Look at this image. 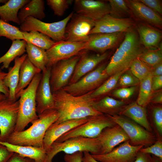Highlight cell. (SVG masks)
<instances>
[{
	"label": "cell",
	"instance_id": "cell-1",
	"mask_svg": "<svg viewBox=\"0 0 162 162\" xmlns=\"http://www.w3.org/2000/svg\"><path fill=\"white\" fill-rule=\"evenodd\" d=\"M91 92L80 96H73L62 89L53 92L54 109L59 114L58 118L54 123L102 114L93 108Z\"/></svg>",
	"mask_w": 162,
	"mask_h": 162
},
{
	"label": "cell",
	"instance_id": "cell-2",
	"mask_svg": "<svg viewBox=\"0 0 162 162\" xmlns=\"http://www.w3.org/2000/svg\"><path fill=\"white\" fill-rule=\"evenodd\" d=\"M135 26L125 32L122 42L108 62L104 71L109 76L129 69L132 62L146 50L140 42Z\"/></svg>",
	"mask_w": 162,
	"mask_h": 162
},
{
	"label": "cell",
	"instance_id": "cell-3",
	"mask_svg": "<svg viewBox=\"0 0 162 162\" xmlns=\"http://www.w3.org/2000/svg\"><path fill=\"white\" fill-rule=\"evenodd\" d=\"M38 116V119L27 129L20 132L14 131L6 142L18 146L43 147L45 134L49 127L58 119L59 114L52 109L45 110Z\"/></svg>",
	"mask_w": 162,
	"mask_h": 162
},
{
	"label": "cell",
	"instance_id": "cell-4",
	"mask_svg": "<svg viewBox=\"0 0 162 162\" xmlns=\"http://www.w3.org/2000/svg\"><path fill=\"white\" fill-rule=\"evenodd\" d=\"M41 76V73L36 74L27 87L20 94L15 131L20 132L24 130L29 123H32L38 118L36 112V94Z\"/></svg>",
	"mask_w": 162,
	"mask_h": 162
},
{
	"label": "cell",
	"instance_id": "cell-5",
	"mask_svg": "<svg viewBox=\"0 0 162 162\" xmlns=\"http://www.w3.org/2000/svg\"><path fill=\"white\" fill-rule=\"evenodd\" d=\"M100 145L97 138H90L78 136L68 139L62 142H54L46 151V162H52L53 158L58 153L63 152L72 154L88 152L91 154H100Z\"/></svg>",
	"mask_w": 162,
	"mask_h": 162
},
{
	"label": "cell",
	"instance_id": "cell-6",
	"mask_svg": "<svg viewBox=\"0 0 162 162\" xmlns=\"http://www.w3.org/2000/svg\"><path fill=\"white\" fill-rule=\"evenodd\" d=\"M116 124L108 115L102 114L90 116L86 122L67 132L55 142H61L69 138L78 136L96 138L104 129Z\"/></svg>",
	"mask_w": 162,
	"mask_h": 162
},
{
	"label": "cell",
	"instance_id": "cell-7",
	"mask_svg": "<svg viewBox=\"0 0 162 162\" xmlns=\"http://www.w3.org/2000/svg\"><path fill=\"white\" fill-rule=\"evenodd\" d=\"M72 12L64 19L58 22L47 23L29 16L20 24V30L22 32L36 31L47 35L56 42L65 40L66 26L72 17Z\"/></svg>",
	"mask_w": 162,
	"mask_h": 162
},
{
	"label": "cell",
	"instance_id": "cell-8",
	"mask_svg": "<svg viewBox=\"0 0 162 162\" xmlns=\"http://www.w3.org/2000/svg\"><path fill=\"white\" fill-rule=\"evenodd\" d=\"M108 63H102L78 81L62 89L74 96H82L93 91L109 77L104 71Z\"/></svg>",
	"mask_w": 162,
	"mask_h": 162
},
{
	"label": "cell",
	"instance_id": "cell-9",
	"mask_svg": "<svg viewBox=\"0 0 162 162\" xmlns=\"http://www.w3.org/2000/svg\"><path fill=\"white\" fill-rule=\"evenodd\" d=\"M108 116L124 130L132 145L147 147L153 144L156 141L155 136L152 132L130 119L119 115Z\"/></svg>",
	"mask_w": 162,
	"mask_h": 162
},
{
	"label": "cell",
	"instance_id": "cell-10",
	"mask_svg": "<svg viewBox=\"0 0 162 162\" xmlns=\"http://www.w3.org/2000/svg\"><path fill=\"white\" fill-rule=\"evenodd\" d=\"M81 52L68 59L59 61L51 67L50 83L52 93L68 84Z\"/></svg>",
	"mask_w": 162,
	"mask_h": 162
},
{
	"label": "cell",
	"instance_id": "cell-11",
	"mask_svg": "<svg viewBox=\"0 0 162 162\" xmlns=\"http://www.w3.org/2000/svg\"><path fill=\"white\" fill-rule=\"evenodd\" d=\"M94 25L93 20L73 14L65 29V40L72 42H87L89 34Z\"/></svg>",
	"mask_w": 162,
	"mask_h": 162
},
{
	"label": "cell",
	"instance_id": "cell-12",
	"mask_svg": "<svg viewBox=\"0 0 162 162\" xmlns=\"http://www.w3.org/2000/svg\"><path fill=\"white\" fill-rule=\"evenodd\" d=\"M86 42L62 40L55 42L46 50L48 58L46 68H51L59 61L68 59L85 50Z\"/></svg>",
	"mask_w": 162,
	"mask_h": 162
},
{
	"label": "cell",
	"instance_id": "cell-13",
	"mask_svg": "<svg viewBox=\"0 0 162 162\" xmlns=\"http://www.w3.org/2000/svg\"><path fill=\"white\" fill-rule=\"evenodd\" d=\"M19 100L8 98L0 100V142H6L14 131L19 110Z\"/></svg>",
	"mask_w": 162,
	"mask_h": 162
},
{
	"label": "cell",
	"instance_id": "cell-14",
	"mask_svg": "<svg viewBox=\"0 0 162 162\" xmlns=\"http://www.w3.org/2000/svg\"><path fill=\"white\" fill-rule=\"evenodd\" d=\"M136 23L132 18H116L108 14L94 21V26L89 34L126 32L135 26Z\"/></svg>",
	"mask_w": 162,
	"mask_h": 162
},
{
	"label": "cell",
	"instance_id": "cell-15",
	"mask_svg": "<svg viewBox=\"0 0 162 162\" xmlns=\"http://www.w3.org/2000/svg\"><path fill=\"white\" fill-rule=\"evenodd\" d=\"M143 146H132L128 140L108 153L91 154L95 160L100 162H133L138 152Z\"/></svg>",
	"mask_w": 162,
	"mask_h": 162
},
{
	"label": "cell",
	"instance_id": "cell-16",
	"mask_svg": "<svg viewBox=\"0 0 162 162\" xmlns=\"http://www.w3.org/2000/svg\"><path fill=\"white\" fill-rule=\"evenodd\" d=\"M110 54V52L108 51L102 53L91 54L86 53V50H83L81 53L68 85L76 82L94 70L104 61Z\"/></svg>",
	"mask_w": 162,
	"mask_h": 162
},
{
	"label": "cell",
	"instance_id": "cell-17",
	"mask_svg": "<svg viewBox=\"0 0 162 162\" xmlns=\"http://www.w3.org/2000/svg\"><path fill=\"white\" fill-rule=\"evenodd\" d=\"M126 32L90 34L89 40L86 42L85 50L104 53L116 47L122 41Z\"/></svg>",
	"mask_w": 162,
	"mask_h": 162
},
{
	"label": "cell",
	"instance_id": "cell-18",
	"mask_svg": "<svg viewBox=\"0 0 162 162\" xmlns=\"http://www.w3.org/2000/svg\"><path fill=\"white\" fill-rule=\"evenodd\" d=\"M74 3L76 14L94 21L110 13V6L107 1L75 0Z\"/></svg>",
	"mask_w": 162,
	"mask_h": 162
},
{
	"label": "cell",
	"instance_id": "cell-19",
	"mask_svg": "<svg viewBox=\"0 0 162 162\" xmlns=\"http://www.w3.org/2000/svg\"><path fill=\"white\" fill-rule=\"evenodd\" d=\"M51 68L42 72L36 94V112L38 115L46 110L54 109V101L50 83Z\"/></svg>",
	"mask_w": 162,
	"mask_h": 162
},
{
	"label": "cell",
	"instance_id": "cell-20",
	"mask_svg": "<svg viewBox=\"0 0 162 162\" xmlns=\"http://www.w3.org/2000/svg\"><path fill=\"white\" fill-rule=\"evenodd\" d=\"M97 138L100 144V154H102L110 152L120 144L129 140L124 130L117 124L104 129Z\"/></svg>",
	"mask_w": 162,
	"mask_h": 162
},
{
	"label": "cell",
	"instance_id": "cell-21",
	"mask_svg": "<svg viewBox=\"0 0 162 162\" xmlns=\"http://www.w3.org/2000/svg\"><path fill=\"white\" fill-rule=\"evenodd\" d=\"M133 16L141 22L162 29L161 16L138 0H125Z\"/></svg>",
	"mask_w": 162,
	"mask_h": 162
},
{
	"label": "cell",
	"instance_id": "cell-22",
	"mask_svg": "<svg viewBox=\"0 0 162 162\" xmlns=\"http://www.w3.org/2000/svg\"><path fill=\"white\" fill-rule=\"evenodd\" d=\"M89 117L67 120L52 124L47 130L44 138L43 147L46 151L59 137L74 128L86 122Z\"/></svg>",
	"mask_w": 162,
	"mask_h": 162
},
{
	"label": "cell",
	"instance_id": "cell-23",
	"mask_svg": "<svg viewBox=\"0 0 162 162\" xmlns=\"http://www.w3.org/2000/svg\"><path fill=\"white\" fill-rule=\"evenodd\" d=\"M141 44L146 49L162 48L160 44L162 34L161 32L148 24L139 22L136 25Z\"/></svg>",
	"mask_w": 162,
	"mask_h": 162
},
{
	"label": "cell",
	"instance_id": "cell-24",
	"mask_svg": "<svg viewBox=\"0 0 162 162\" xmlns=\"http://www.w3.org/2000/svg\"><path fill=\"white\" fill-rule=\"evenodd\" d=\"M118 115L128 118L152 132V129L147 117L145 108L139 105L136 102L125 105Z\"/></svg>",
	"mask_w": 162,
	"mask_h": 162
},
{
	"label": "cell",
	"instance_id": "cell-25",
	"mask_svg": "<svg viewBox=\"0 0 162 162\" xmlns=\"http://www.w3.org/2000/svg\"><path fill=\"white\" fill-rule=\"evenodd\" d=\"M27 57V54H24L20 57H16L14 60V66L9 68L4 78V85L8 88L9 91L8 99L10 101L17 100L15 91L19 81L20 70L22 63Z\"/></svg>",
	"mask_w": 162,
	"mask_h": 162
},
{
	"label": "cell",
	"instance_id": "cell-26",
	"mask_svg": "<svg viewBox=\"0 0 162 162\" xmlns=\"http://www.w3.org/2000/svg\"><path fill=\"white\" fill-rule=\"evenodd\" d=\"M0 144L5 146L10 151L32 159L35 162H46V151L43 147L18 146L7 142H0Z\"/></svg>",
	"mask_w": 162,
	"mask_h": 162
},
{
	"label": "cell",
	"instance_id": "cell-27",
	"mask_svg": "<svg viewBox=\"0 0 162 162\" xmlns=\"http://www.w3.org/2000/svg\"><path fill=\"white\" fill-rule=\"evenodd\" d=\"M125 102L106 96L99 99L93 100L92 106L96 111L110 116L118 115Z\"/></svg>",
	"mask_w": 162,
	"mask_h": 162
},
{
	"label": "cell",
	"instance_id": "cell-28",
	"mask_svg": "<svg viewBox=\"0 0 162 162\" xmlns=\"http://www.w3.org/2000/svg\"><path fill=\"white\" fill-rule=\"evenodd\" d=\"M41 71L32 64L27 57L20 70L19 81L15 91L16 100L19 98L21 92L29 85L34 76Z\"/></svg>",
	"mask_w": 162,
	"mask_h": 162
},
{
	"label": "cell",
	"instance_id": "cell-29",
	"mask_svg": "<svg viewBox=\"0 0 162 162\" xmlns=\"http://www.w3.org/2000/svg\"><path fill=\"white\" fill-rule=\"evenodd\" d=\"M30 0H9L0 6V19L9 23L12 21L20 25L18 17L19 11Z\"/></svg>",
	"mask_w": 162,
	"mask_h": 162
},
{
	"label": "cell",
	"instance_id": "cell-30",
	"mask_svg": "<svg viewBox=\"0 0 162 162\" xmlns=\"http://www.w3.org/2000/svg\"><path fill=\"white\" fill-rule=\"evenodd\" d=\"M44 1L32 0L25 4L20 10L18 17L20 24L28 17L31 16L40 20L45 17Z\"/></svg>",
	"mask_w": 162,
	"mask_h": 162
},
{
	"label": "cell",
	"instance_id": "cell-31",
	"mask_svg": "<svg viewBox=\"0 0 162 162\" xmlns=\"http://www.w3.org/2000/svg\"><path fill=\"white\" fill-rule=\"evenodd\" d=\"M27 42L24 40L16 39L12 41V45L6 53L0 57V64L2 70L9 68L10 63L17 57L23 55L26 51Z\"/></svg>",
	"mask_w": 162,
	"mask_h": 162
},
{
	"label": "cell",
	"instance_id": "cell-32",
	"mask_svg": "<svg viewBox=\"0 0 162 162\" xmlns=\"http://www.w3.org/2000/svg\"><path fill=\"white\" fill-rule=\"evenodd\" d=\"M26 51L27 57L32 64L42 72L46 70L48 60L46 50L27 42Z\"/></svg>",
	"mask_w": 162,
	"mask_h": 162
},
{
	"label": "cell",
	"instance_id": "cell-33",
	"mask_svg": "<svg viewBox=\"0 0 162 162\" xmlns=\"http://www.w3.org/2000/svg\"><path fill=\"white\" fill-rule=\"evenodd\" d=\"M22 33L23 40L27 42L32 44L45 50L50 48L55 42L47 35L37 31L22 32Z\"/></svg>",
	"mask_w": 162,
	"mask_h": 162
},
{
	"label": "cell",
	"instance_id": "cell-34",
	"mask_svg": "<svg viewBox=\"0 0 162 162\" xmlns=\"http://www.w3.org/2000/svg\"><path fill=\"white\" fill-rule=\"evenodd\" d=\"M126 70L117 73L110 76L98 88L90 93L91 98L93 100L97 99L110 92L116 85L121 75Z\"/></svg>",
	"mask_w": 162,
	"mask_h": 162
},
{
	"label": "cell",
	"instance_id": "cell-35",
	"mask_svg": "<svg viewBox=\"0 0 162 162\" xmlns=\"http://www.w3.org/2000/svg\"><path fill=\"white\" fill-rule=\"evenodd\" d=\"M110 6V14L118 18H132L131 12L125 0H107Z\"/></svg>",
	"mask_w": 162,
	"mask_h": 162
},
{
	"label": "cell",
	"instance_id": "cell-36",
	"mask_svg": "<svg viewBox=\"0 0 162 162\" xmlns=\"http://www.w3.org/2000/svg\"><path fill=\"white\" fill-rule=\"evenodd\" d=\"M152 75L150 73L140 81V89L136 103L145 107L149 102L152 93L151 82Z\"/></svg>",
	"mask_w": 162,
	"mask_h": 162
},
{
	"label": "cell",
	"instance_id": "cell-37",
	"mask_svg": "<svg viewBox=\"0 0 162 162\" xmlns=\"http://www.w3.org/2000/svg\"><path fill=\"white\" fill-rule=\"evenodd\" d=\"M4 36L13 41L23 40L22 32L20 28L4 21L0 19V37Z\"/></svg>",
	"mask_w": 162,
	"mask_h": 162
},
{
	"label": "cell",
	"instance_id": "cell-38",
	"mask_svg": "<svg viewBox=\"0 0 162 162\" xmlns=\"http://www.w3.org/2000/svg\"><path fill=\"white\" fill-rule=\"evenodd\" d=\"M138 58L152 67L162 62V48L146 49Z\"/></svg>",
	"mask_w": 162,
	"mask_h": 162
},
{
	"label": "cell",
	"instance_id": "cell-39",
	"mask_svg": "<svg viewBox=\"0 0 162 162\" xmlns=\"http://www.w3.org/2000/svg\"><path fill=\"white\" fill-rule=\"evenodd\" d=\"M131 73L140 81H141L150 73L152 67L139 58L134 60L129 68Z\"/></svg>",
	"mask_w": 162,
	"mask_h": 162
},
{
	"label": "cell",
	"instance_id": "cell-40",
	"mask_svg": "<svg viewBox=\"0 0 162 162\" xmlns=\"http://www.w3.org/2000/svg\"><path fill=\"white\" fill-rule=\"evenodd\" d=\"M71 0H47V4L53 10L55 15L62 16L73 2Z\"/></svg>",
	"mask_w": 162,
	"mask_h": 162
},
{
	"label": "cell",
	"instance_id": "cell-41",
	"mask_svg": "<svg viewBox=\"0 0 162 162\" xmlns=\"http://www.w3.org/2000/svg\"><path fill=\"white\" fill-rule=\"evenodd\" d=\"M122 87L136 86L140 84L139 80L128 69L121 76L118 82Z\"/></svg>",
	"mask_w": 162,
	"mask_h": 162
},
{
	"label": "cell",
	"instance_id": "cell-42",
	"mask_svg": "<svg viewBox=\"0 0 162 162\" xmlns=\"http://www.w3.org/2000/svg\"><path fill=\"white\" fill-rule=\"evenodd\" d=\"M139 151L145 153L152 154L162 160V142L158 139L152 145L146 148H142Z\"/></svg>",
	"mask_w": 162,
	"mask_h": 162
},
{
	"label": "cell",
	"instance_id": "cell-43",
	"mask_svg": "<svg viewBox=\"0 0 162 162\" xmlns=\"http://www.w3.org/2000/svg\"><path fill=\"white\" fill-rule=\"evenodd\" d=\"M153 120L157 130L160 135L162 134V107H154L152 110Z\"/></svg>",
	"mask_w": 162,
	"mask_h": 162
},
{
	"label": "cell",
	"instance_id": "cell-44",
	"mask_svg": "<svg viewBox=\"0 0 162 162\" xmlns=\"http://www.w3.org/2000/svg\"><path fill=\"white\" fill-rule=\"evenodd\" d=\"M136 90V86L122 87L113 91L112 94L121 99H127L134 94Z\"/></svg>",
	"mask_w": 162,
	"mask_h": 162
},
{
	"label": "cell",
	"instance_id": "cell-45",
	"mask_svg": "<svg viewBox=\"0 0 162 162\" xmlns=\"http://www.w3.org/2000/svg\"><path fill=\"white\" fill-rule=\"evenodd\" d=\"M160 15H162V2L160 0H138Z\"/></svg>",
	"mask_w": 162,
	"mask_h": 162
},
{
	"label": "cell",
	"instance_id": "cell-46",
	"mask_svg": "<svg viewBox=\"0 0 162 162\" xmlns=\"http://www.w3.org/2000/svg\"><path fill=\"white\" fill-rule=\"evenodd\" d=\"M83 152H77L72 154H66L64 160L66 162H82Z\"/></svg>",
	"mask_w": 162,
	"mask_h": 162
},
{
	"label": "cell",
	"instance_id": "cell-47",
	"mask_svg": "<svg viewBox=\"0 0 162 162\" xmlns=\"http://www.w3.org/2000/svg\"><path fill=\"white\" fill-rule=\"evenodd\" d=\"M14 153L5 146L0 144V162H7Z\"/></svg>",
	"mask_w": 162,
	"mask_h": 162
},
{
	"label": "cell",
	"instance_id": "cell-48",
	"mask_svg": "<svg viewBox=\"0 0 162 162\" xmlns=\"http://www.w3.org/2000/svg\"><path fill=\"white\" fill-rule=\"evenodd\" d=\"M7 74V73L3 71L0 68V92L4 94L8 98L9 94V89L4 83V79Z\"/></svg>",
	"mask_w": 162,
	"mask_h": 162
},
{
	"label": "cell",
	"instance_id": "cell-49",
	"mask_svg": "<svg viewBox=\"0 0 162 162\" xmlns=\"http://www.w3.org/2000/svg\"><path fill=\"white\" fill-rule=\"evenodd\" d=\"M7 162H35L32 159L23 157L18 153L14 152Z\"/></svg>",
	"mask_w": 162,
	"mask_h": 162
},
{
	"label": "cell",
	"instance_id": "cell-50",
	"mask_svg": "<svg viewBox=\"0 0 162 162\" xmlns=\"http://www.w3.org/2000/svg\"><path fill=\"white\" fill-rule=\"evenodd\" d=\"M151 86L152 92L160 90L162 88V75L152 77Z\"/></svg>",
	"mask_w": 162,
	"mask_h": 162
},
{
	"label": "cell",
	"instance_id": "cell-51",
	"mask_svg": "<svg viewBox=\"0 0 162 162\" xmlns=\"http://www.w3.org/2000/svg\"><path fill=\"white\" fill-rule=\"evenodd\" d=\"M133 162H153L152 157L150 154L139 151Z\"/></svg>",
	"mask_w": 162,
	"mask_h": 162
},
{
	"label": "cell",
	"instance_id": "cell-52",
	"mask_svg": "<svg viewBox=\"0 0 162 162\" xmlns=\"http://www.w3.org/2000/svg\"><path fill=\"white\" fill-rule=\"evenodd\" d=\"M153 104H161L162 103V90L152 92L149 100V102Z\"/></svg>",
	"mask_w": 162,
	"mask_h": 162
},
{
	"label": "cell",
	"instance_id": "cell-53",
	"mask_svg": "<svg viewBox=\"0 0 162 162\" xmlns=\"http://www.w3.org/2000/svg\"><path fill=\"white\" fill-rule=\"evenodd\" d=\"M151 73L153 76L162 75V62L152 67Z\"/></svg>",
	"mask_w": 162,
	"mask_h": 162
},
{
	"label": "cell",
	"instance_id": "cell-54",
	"mask_svg": "<svg viewBox=\"0 0 162 162\" xmlns=\"http://www.w3.org/2000/svg\"><path fill=\"white\" fill-rule=\"evenodd\" d=\"M82 162H100L95 160L91 154L88 152H83Z\"/></svg>",
	"mask_w": 162,
	"mask_h": 162
},
{
	"label": "cell",
	"instance_id": "cell-55",
	"mask_svg": "<svg viewBox=\"0 0 162 162\" xmlns=\"http://www.w3.org/2000/svg\"><path fill=\"white\" fill-rule=\"evenodd\" d=\"M152 157L153 162H162V160L156 156L153 155L152 156Z\"/></svg>",
	"mask_w": 162,
	"mask_h": 162
},
{
	"label": "cell",
	"instance_id": "cell-56",
	"mask_svg": "<svg viewBox=\"0 0 162 162\" xmlns=\"http://www.w3.org/2000/svg\"><path fill=\"white\" fill-rule=\"evenodd\" d=\"M7 98L5 95L0 92V100L4 99Z\"/></svg>",
	"mask_w": 162,
	"mask_h": 162
},
{
	"label": "cell",
	"instance_id": "cell-57",
	"mask_svg": "<svg viewBox=\"0 0 162 162\" xmlns=\"http://www.w3.org/2000/svg\"><path fill=\"white\" fill-rule=\"evenodd\" d=\"M8 0H0V4L1 3L5 4Z\"/></svg>",
	"mask_w": 162,
	"mask_h": 162
}]
</instances>
